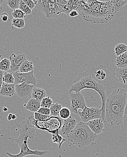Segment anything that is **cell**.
<instances>
[{
	"instance_id": "8fae6325",
	"label": "cell",
	"mask_w": 127,
	"mask_h": 157,
	"mask_svg": "<svg viewBox=\"0 0 127 157\" xmlns=\"http://www.w3.org/2000/svg\"><path fill=\"white\" fill-rule=\"evenodd\" d=\"M34 71L27 73H21L18 71L15 72L13 74L15 84L25 83L36 85L37 83V80L34 75Z\"/></svg>"
},
{
	"instance_id": "5bb4252c",
	"label": "cell",
	"mask_w": 127,
	"mask_h": 157,
	"mask_svg": "<svg viewBox=\"0 0 127 157\" xmlns=\"http://www.w3.org/2000/svg\"><path fill=\"white\" fill-rule=\"evenodd\" d=\"M77 124V120L73 117H71L63 121L61 131L62 135L67 136L75 128Z\"/></svg>"
},
{
	"instance_id": "bcb514c9",
	"label": "cell",
	"mask_w": 127,
	"mask_h": 157,
	"mask_svg": "<svg viewBox=\"0 0 127 157\" xmlns=\"http://www.w3.org/2000/svg\"><path fill=\"white\" fill-rule=\"evenodd\" d=\"M2 55H0V60H1V58H2Z\"/></svg>"
},
{
	"instance_id": "2e32d148",
	"label": "cell",
	"mask_w": 127,
	"mask_h": 157,
	"mask_svg": "<svg viewBox=\"0 0 127 157\" xmlns=\"http://www.w3.org/2000/svg\"><path fill=\"white\" fill-rule=\"evenodd\" d=\"M59 7L57 1H49V6L45 16L48 18H54L60 16Z\"/></svg>"
},
{
	"instance_id": "52a82bcc",
	"label": "cell",
	"mask_w": 127,
	"mask_h": 157,
	"mask_svg": "<svg viewBox=\"0 0 127 157\" xmlns=\"http://www.w3.org/2000/svg\"><path fill=\"white\" fill-rule=\"evenodd\" d=\"M16 124L20 128L19 130L20 133L19 136L17 139H14L10 138L8 139L15 141L20 147L23 143L28 141V139H34V135L36 130L37 129L33 127L30 124L29 118L27 120L22 122L21 124H18L17 122H16Z\"/></svg>"
},
{
	"instance_id": "d4e9b609",
	"label": "cell",
	"mask_w": 127,
	"mask_h": 157,
	"mask_svg": "<svg viewBox=\"0 0 127 157\" xmlns=\"http://www.w3.org/2000/svg\"><path fill=\"white\" fill-rule=\"evenodd\" d=\"M62 108V105L60 104L53 103L50 108V115L52 117H59L60 111Z\"/></svg>"
},
{
	"instance_id": "ab89813d",
	"label": "cell",
	"mask_w": 127,
	"mask_h": 157,
	"mask_svg": "<svg viewBox=\"0 0 127 157\" xmlns=\"http://www.w3.org/2000/svg\"><path fill=\"white\" fill-rule=\"evenodd\" d=\"M123 121H124L125 125L127 126V101L125 109V113H124Z\"/></svg>"
},
{
	"instance_id": "ffe728a7",
	"label": "cell",
	"mask_w": 127,
	"mask_h": 157,
	"mask_svg": "<svg viewBox=\"0 0 127 157\" xmlns=\"http://www.w3.org/2000/svg\"><path fill=\"white\" fill-rule=\"evenodd\" d=\"M46 95L47 94L45 90L39 87H36L33 89L31 96L32 98L41 101L44 98H46Z\"/></svg>"
},
{
	"instance_id": "484cf974",
	"label": "cell",
	"mask_w": 127,
	"mask_h": 157,
	"mask_svg": "<svg viewBox=\"0 0 127 157\" xmlns=\"http://www.w3.org/2000/svg\"><path fill=\"white\" fill-rule=\"evenodd\" d=\"M10 60L7 58H4L0 61V70L6 72L10 69Z\"/></svg>"
},
{
	"instance_id": "1f68e13d",
	"label": "cell",
	"mask_w": 127,
	"mask_h": 157,
	"mask_svg": "<svg viewBox=\"0 0 127 157\" xmlns=\"http://www.w3.org/2000/svg\"><path fill=\"white\" fill-rule=\"evenodd\" d=\"M53 104V101L51 97H46L42 100L41 102V107L50 109Z\"/></svg>"
},
{
	"instance_id": "3957f363",
	"label": "cell",
	"mask_w": 127,
	"mask_h": 157,
	"mask_svg": "<svg viewBox=\"0 0 127 157\" xmlns=\"http://www.w3.org/2000/svg\"><path fill=\"white\" fill-rule=\"evenodd\" d=\"M127 101V90L121 87H118L108 95L105 108L107 123L112 125L122 124Z\"/></svg>"
},
{
	"instance_id": "9c48e42d",
	"label": "cell",
	"mask_w": 127,
	"mask_h": 157,
	"mask_svg": "<svg viewBox=\"0 0 127 157\" xmlns=\"http://www.w3.org/2000/svg\"><path fill=\"white\" fill-rule=\"evenodd\" d=\"M69 98L71 101V111L74 114H78L79 109L81 110L87 106L85 98L80 92L69 93Z\"/></svg>"
},
{
	"instance_id": "4316f807",
	"label": "cell",
	"mask_w": 127,
	"mask_h": 157,
	"mask_svg": "<svg viewBox=\"0 0 127 157\" xmlns=\"http://www.w3.org/2000/svg\"><path fill=\"white\" fill-rule=\"evenodd\" d=\"M127 45L124 44H118L114 48L115 55L117 56H120L126 52Z\"/></svg>"
},
{
	"instance_id": "f6af8a7d",
	"label": "cell",
	"mask_w": 127,
	"mask_h": 157,
	"mask_svg": "<svg viewBox=\"0 0 127 157\" xmlns=\"http://www.w3.org/2000/svg\"><path fill=\"white\" fill-rule=\"evenodd\" d=\"M8 108H6V107H4L3 108V111H8Z\"/></svg>"
},
{
	"instance_id": "836d02e7",
	"label": "cell",
	"mask_w": 127,
	"mask_h": 157,
	"mask_svg": "<svg viewBox=\"0 0 127 157\" xmlns=\"http://www.w3.org/2000/svg\"><path fill=\"white\" fill-rule=\"evenodd\" d=\"M20 2L21 0H7L6 4L10 8L14 10L19 9Z\"/></svg>"
},
{
	"instance_id": "f35d334b",
	"label": "cell",
	"mask_w": 127,
	"mask_h": 157,
	"mask_svg": "<svg viewBox=\"0 0 127 157\" xmlns=\"http://www.w3.org/2000/svg\"><path fill=\"white\" fill-rule=\"evenodd\" d=\"M1 17L3 21L6 22L9 19V15L6 12H3L1 15Z\"/></svg>"
},
{
	"instance_id": "b9f144b4",
	"label": "cell",
	"mask_w": 127,
	"mask_h": 157,
	"mask_svg": "<svg viewBox=\"0 0 127 157\" xmlns=\"http://www.w3.org/2000/svg\"><path fill=\"white\" fill-rule=\"evenodd\" d=\"M79 15V13L77 10H72L70 14H69V16L72 17H77Z\"/></svg>"
},
{
	"instance_id": "30bf717a",
	"label": "cell",
	"mask_w": 127,
	"mask_h": 157,
	"mask_svg": "<svg viewBox=\"0 0 127 157\" xmlns=\"http://www.w3.org/2000/svg\"><path fill=\"white\" fill-rule=\"evenodd\" d=\"M27 142H25L22 144L20 147L21 151L18 155H12L8 152L6 153V155L9 157H24L29 155H35L40 157H45L48 154L47 151L31 150L28 147Z\"/></svg>"
},
{
	"instance_id": "7c38bea8",
	"label": "cell",
	"mask_w": 127,
	"mask_h": 157,
	"mask_svg": "<svg viewBox=\"0 0 127 157\" xmlns=\"http://www.w3.org/2000/svg\"><path fill=\"white\" fill-rule=\"evenodd\" d=\"M10 62V70L13 72H17L20 67L25 61L27 60L25 54L21 51H18L12 54L9 58Z\"/></svg>"
},
{
	"instance_id": "74e56055",
	"label": "cell",
	"mask_w": 127,
	"mask_h": 157,
	"mask_svg": "<svg viewBox=\"0 0 127 157\" xmlns=\"http://www.w3.org/2000/svg\"><path fill=\"white\" fill-rule=\"evenodd\" d=\"M37 112L43 114V115H47V116H50V110L49 108L41 107L39 110Z\"/></svg>"
},
{
	"instance_id": "ac0fdd59",
	"label": "cell",
	"mask_w": 127,
	"mask_h": 157,
	"mask_svg": "<svg viewBox=\"0 0 127 157\" xmlns=\"http://www.w3.org/2000/svg\"><path fill=\"white\" fill-rule=\"evenodd\" d=\"M41 101L35 99L31 98L26 105H24L26 110L32 112H37L41 108Z\"/></svg>"
},
{
	"instance_id": "d590c367",
	"label": "cell",
	"mask_w": 127,
	"mask_h": 157,
	"mask_svg": "<svg viewBox=\"0 0 127 157\" xmlns=\"http://www.w3.org/2000/svg\"><path fill=\"white\" fill-rule=\"evenodd\" d=\"M50 116H47V115H44L43 114H40V113H38V112H35L34 114V118L36 121H43L47 120L49 119V118L51 117Z\"/></svg>"
},
{
	"instance_id": "f1b7e54d",
	"label": "cell",
	"mask_w": 127,
	"mask_h": 157,
	"mask_svg": "<svg viewBox=\"0 0 127 157\" xmlns=\"http://www.w3.org/2000/svg\"><path fill=\"white\" fill-rule=\"evenodd\" d=\"M52 140L53 142L58 144L59 149H61L62 145L63 143L65 142L67 140L63 138L59 134L58 135H52Z\"/></svg>"
},
{
	"instance_id": "6da1fadb",
	"label": "cell",
	"mask_w": 127,
	"mask_h": 157,
	"mask_svg": "<svg viewBox=\"0 0 127 157\" xmlns=\"http://www.w3.org/2000/svg\"><path fill=\"white\" fill-rule=\"evenodd\" d=\"M77 10L83 20L95 24H105L115 17L110 1H79Z\"/></svg>"
},
{
	"instance_id": "7402d4cb",
	"label": "cell",
	"mask_w": 127,
	"mask_h": 157,
	"mask_svg": "<svg viewBox=\"0 0 127 157\" xmlns=\"http://www.w3.org/2000/svg\"><path fill=\"white\" fill-rule=\"evenodd\" d=\"M34 69L33 63L27 60L21 66L19 71L21 73H27L34 71Z\"/></svg>"
},
{
	"instance_id": "7bdbcfd3",
	"label": "cell",
	"mask_w": 127,
	"mask_h": 157,
	"mask_svg": "<svg viewBox=\"0 0 127 157\" xmlns=\"http://www.w3.org/2000/svg\"><path fill=\"white\" fill-rule=\"evenodd\" d=\"M13 114H11V113H10L8 115V117H7V120L8 121H10L12 120V116Z\"/></svg>"
},
{
	"instance_id": "44dd1931",
	"label": "cell",
	"mask_w": 127,
	"mask_h": 157,
	"mask_svg": "<svg viewBox=\"0 0 127 157\" xmlns=\"http://www.w3.org/2000/svg\"><path fill=\"white\" fill-rule=\"evenodd\" d=\"M115 65L118 68H123L127 67V53H124L117 56L115 62Z\"/></svg>"
},
{
	"instance_id": "83f0119b",
	"label": "cell",
	"mask_w": 127,
	"mask_h": 157,
	"mask_svg": "<svg viewBox=\"0 0 127 157\" xmlns=\"http://www.w3.org/2000/svg\"><path fill=\"white\" fill-rule=\"evenodd\" d=\"M12 25L15 28L21 29L25 25L24 19L14 18L12 21Z\"/></svg>"
},
{
	"instance_id": "603a6c76",
	"label": "cell",
	"mask_w": 127,
	"mask_h": 157,
	"mask_svg": "<svg viewBox=\"0 0 127 157\" xmlns=\"http://www.w3.org/2000/svg\"><path fill=\"white\" fill-rule=\"evenodd\" d=\"M73 2L74 1H69L68 4L64 6H61L58 4L59 7L60 14L61 15L62 13H65L67 16H69L70 12L73 10Z\"/></svg>"
},
{
	"instance_id": "f546056e",
	"label": "cell",
	"mask_w": 127,
	"mask_h": 157,
	"mask_svg": "<svg viewBox=\"0 0 127 157\" xmlns=\"http://www.w3.org/2000/svg\"><path fill=\"white\" fill-rule=\"evenodd\" d=\"M4 82L7 84H15V78L11 73H3Z\"/></svg>"
},
{
	"instance_id": "7dc6e473",
	"label": "cell",
	"mask_w": 127,
	"mask_h": 157,
	"mask_svg": "<svg viewBox=\"0 0 127 157\" xmlns=\"http://www.w3.org/2000/svg\"><path fill=\"white\" fill-rule=\"evenodd\" d=\"M1 15H2V14H1V13H0V16H1Z\"/></svg>"
},
{
	"instance_id": "4dcf8cb0",
	"label": "cell",
	"mask_w": 127,
	"mask_h": 157,
	"mask_svg": "<svg viewBox=\"0 0 127 157\" xmlns=\"http://www.w3.org/2000/svg\"><path fill=\"white\" fill-rule=\"evenodd\" d=\"M71 111L67 107H62L60 111L59 117L62 120H66L71 117Z\"/></svg>"
},
{
	"instance_id": "cb8c5ba5",
	"label": "cell",
	"mask_w": 127,
	"mask_h": 157,
	"mask_svg": "<svg viewBox=\"0 0 127 157\" xmlns=\"http://www.w3.org/2000/svg\"><path fill=\"white\" fill-rule=\"evenodd\" d=\"M113 6L114 13L116 14L117 12L121 11L124 8V6L127 4V0H116V1H110Z\"/></svg>"
},
{
	"instance_id": "4fadbf2b",
	"label": "cell",
	"mask_w": 127,
	"mask_h": 157,
	"mask_svg": "<svg viewBox=\"0 0 127 157\" xmlns=\"http://www.w3.org/2000/svg\"><path fill=\"white\" fill-rule=\"evenodd\" d=\"M34 86L25 83L16 84V93L21 98H27L32 95Z\"/></svg>"
},
{
	"instance_id": "e0dca14e",
	"label": "cell",
	"mask_w": 127,
	"mask_h": 157,
	"mask_svg": "<svg viewBox=\"0 0 127 157\" xmlns=\"http://www.w3.org/2000/svg\"><path fill=\"white\" fill-rule=\"evenodd\" d=\"M16 84L4 82L0 91V95L6 97H13L16 93Z\"/></svg>"
},
{
	"instance_id": "277c9868",
	"label": "cell",
	"mask_w": 127,
	"mask_h": 157,
	"mask_svg": "<svg viewBox=\"0 0 127 157\" xmlns=\"http://www.w3.org/2000/svg\"><path fill=\"white\" fill-rule=\"evenodd\" d=\"M67 137L70 142L80 148L94 145L97 139V135L92 131L87 123L82 121L77 123Z\"/></svg>"
},
{
	"instance_id": "d6a6232c",
	"label": "cell",
	"mask_w": 127,
	"mask_h": 157,
	"mask_svg": "<svg viewBox=\"0 0 127 157\" xmlns=\"http://www.w3.org/2000/svg\"><path fill=\"white\" fill-rule=\"evenodd\" d=\"M12 17L15 19H24L26 17L25 13L20 9L14 10L12 13Z\"/></svg>"
},
{
	"instance_id": "c3c4849f",
	"label": "cell",
	"mask_w": 127,
	"mask_h": 157,
	"mask_svg": "<svg viewBox=\"0 0 127 157\" xmlns=\"http://www.w3.org/2000/svg\"><path fill=\"white\" fill-rule=\"evenodd\" d=\"M126 53H127V49Z\"/></svg>"
},
{
	"instance_id": "d6986e66",
	"label": "cell",
	"mask_w": 127,
	"mask_h": 157,
	"mask_svg": "<svg viewBox=\"0 0 127 157\" xmlns=\"http://www.w3.org/2000/svg\"><path fill=\"white\" fill-rule=\"evenodd\" d=\"M115 75L119 82L127 85V67L123 68H117Z\"/></svg>"
},
{
	"instance_id": "60d3db41",
	"label": "cell",
	"mask_w": 127,
	"mask_h": 157,
	"mask_svg": "<svg viewBox=\"0 0 127 157\" xmlns=\"http://www.w3.org/2000/svg\"><path fill=\"white\" fill-rule=\"evenodd\" d=\"M3 73L4 72L3 71L0 70V91L2 88V86L4 83Z\"/></svg>"
},
{
	"instance_id": "8d00e7d4",
	"label": "cell",
	"mask_w": 127,
	"mask_h": 157,
	"mask_svg": "<svg viewBox=\"0 0 127 157\" xmlns=\"http://www.w3.org/2000/svg\"><path fill=\"white\" fill-rule=\"evenodd\" d=\"M23 1L31 10L34 9L36 6L33 0H23Z\"/></svg>"
},
{
	"instance_id": "7a4b0ae2",
	"label": "cell",
	"mask_w": 127,
	"mask_h": 157,
	"mask_svg": "<svg viewBox=\"0 0 127 157\" xmlns=\"http://www.w3.org/2000/svg\"><path fill=\"white\" fill-rule=\"evenodd\" d=\"M85 89H92L97 92L100 95L102 100L101 119L106 125L107 124L105 114L106 101L108 95L110 94L114 90L108 86L96 81L93 78L89 70L79 74L78 78L74 81L71 85L69 93H72L73 92L75 93H80Z\"/></svg>"
},
{
	"instance_id": "e575fe53",
	"label": "cell",
	"mask_w": 127,
	"mask_h": 157,
	"mask_svg": "<svg viewBox=\"0 0 127 157\" xmlns=\"http://www.w3.org/2000/svg\"><path fill=\"white\" fill-rule=\"evenodd\" d=\"M19 9L23 11L26 15H29L32 13V10L29 9L28 6L24 2L23 0H21Z\"/></svg>"
},
{
	"instance_id": "9a60e30c",
	"label": "cell",
	"mask_w": 127,
	"mask_h": 157,
	"mask_svg": "<svg viewBox=\"0 0 127 157\" xmlns=\"http://www.w3.org/2000/svg\"><path fill=\"white\" fill-rule=\"evenodd\" d=\"M87 124L92 131L97 136L105 131V124L101 119L89 121Z\"/></svg>"
},
{
	"instance_id": "5b68a950",
	"label": "cell",
	"mask_w": 127,
	"mask_h": 157,
	"mask_svg": "<svg viewBox=\"0 0 127 157\" xmlns=\"http://www.w3.org/2000/svg\"><path fill=\"white\" fill-rule=\"evenodd\" d=\"M28 118L30 121V124L33 127L37 129L49 131L52 135H59V129L61 128L63 122L60 117L52 116L49 119L43 121H36L34 117L32 116H30Z\"/></svg>"
},
{
	"instance_id": "8992f818",
	"label": "cell",
	"mask_w": 127,
	"mask_h": 157,
	"mask_svg": "<svg viewBox=\"0 0 127 157\" xmlns=\"http://www.w3.org/2000/svg\"><path fill=\"white\" fill-rule=\"evenodd\" d=\"M107 67L100 66L98 67H92L89 69L91 75L93 78L100 83L108 86L112 89L114 87V76H111L110 70Z\"/></svg>"
},
{
	"instance_id": "ee69618b",
	"label": "cell",
	"mask_w": 127,
	"mask_h": 157,
	"mask_svg": "<svg viewBox=\"0 0 127 157\" xmlns=\"http://www.w3.org/2000/svg\"><path fill=\"white\" fill-rule=\"evenodd\" d=\"M16 118H17V116H16V115H14V114H13L12 116V120H15L16 119Z\"/></svg>"
},
{
	"instance_id": "ba28073f",
	"label": "cell",
	"mask_w": 127,
	"mask_h": 157,
	"mask_svg": "<svg viewBox=\"0 0 127 157\" xmlns=\"http://www.w3.org/2000/svg\"><path fill=\"white\" fill-rule=\"evenodd\" d=\"M78 115L83 122L87 123L89 121L101 119L102 111L101 109L95 107H88L87 106L81 111H78Z\"/></svg>"
}]
</instances>
